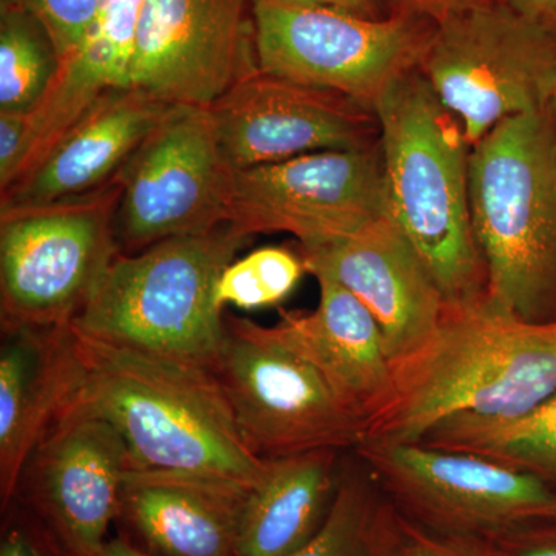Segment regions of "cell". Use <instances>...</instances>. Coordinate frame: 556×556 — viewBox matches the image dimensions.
<instances>
[{"label":"cell","mask_w":556,"mask_h":556,"mask_svg":"<svg viewBox=\"0 0 556 556\" xmlns=\"http://www.w3.org/2000/svg\"><path fill=\"white\" fill-rule=\"evenodd\" d=\"M388 511L390 503L367 466L346 452L327 521L291 556H386Z\"/></svg>","instance_id":"23"},{"label":"cell","mask_w":556,"mask_h":556,"mask_svg":"<svg viewBox=\"0 0 556 556\" xmlns=\"http://www.w3.org/2000/svg\"><path fill=\"white\" fill-rule=\"evenodd\" d=\"M289 2L331 7V9L348 11L357 16L369 17V20H382L391 13V11H386L383 0H289Z\"/></svg>","instance_id":"32"},{"label":"cell","mask_w":556,"mask_h":556,"mask_svg":"<svg viewBox=\"0 0 556 556\" xmlns=\"http://www.w3.org/2000/svg\"><path fill=\"white\" fill-rule=\"evenodd\" d=\"M27 141L28 115L0 113V192L20 175Z\"/></svg>","instance_id":"28"},{"label":"cell","mask_w":556,"mask_h":556,"mask_svg":"<svg viewBox=\"0 0 556 556\" xmlns=\"http://www.w3.org/2000/svg\"><path fill=\"white\" fill-rule=\"evenodd\" d=\"M233 174L208 110L172 109L119 174L113 222L119 254L229 222Z\"/></svg>","instance_id":"11"},{"label":"cell","mask_w":556,"mask_h":556,"mask_svg":"<svg viewBox=\"0 0 556 556\" xmlns=\"http://www.w3.org/2000/svg\"><path fill=\"white\" fill-rule=\"evenodd\" d=\"M254 20L260 70L336 91L372 113L419 68L437 25L405 11L369 20L289 0H254Z\"/></svg>","instance_id":"8"},{"label":"cell","mask_w":556,"mask_h":556,"mask_svg":"<svg viewBox=\"0 0 556 556\" xmlns=\"http://www.w3.org/2000/svg\"><path fill=\"white\" fill-rule=\"evenodd\" d=\"M387 215L402 230L450 306L485 300L484 262L470 208V153L459 123L417 70L375 109Z\"/></svg>","instance_id":"3"},{"label":"cell","mask_w":556,"mask_h":556,"mask_svg":"<svg viewBox=\"0 0 556 556\" xmlns=\"http://www.w3.org/2000/svg\"><path fill=\"white\" fill-rule=\"evenodd\" d=\"M30 13L49 31L61 64L68 60L97 21L104 0H0Z\"/></svg>","instance_id":"26"},{"label":"cell","mask_w":556,"mask_h":556,"mask_svg":"<svg viewBox=\"0 0 556 556\" xmlns=\"http://www.w3.org/2000/svg\"><path fill=\"white\" fill-rule=\"evenodd\" d=\"M551 110H552V113H554V118H555V123H556V84H555L554 93H552Z\"/></svg>","instance_id":"35"},{"label":"cell","mask_w":556,"mask_h":556,"mask_svg":"<svg viewBox=\"0 0 556 556\" xmlns=\"http://www.w3.org/2000/svg\"><path fill=\"white\" fill-rule=\"evenodd\" d=\"M249 490L223 479L130 468L121 514L160 556H233Z\"/></svg>","instance_id":"20"},{"label":"cell","mask_w":556,"mask_h":556,"mask_svg":"<svg viewBox=\"0 0 556 556\" xmlns=\"http://www.w3.org/2000/svg\"><path fill=\"white\" fill-rule=\"evenodd\" d=\"M485 546L492 556H556V521L507 533Z\"/></svg>","instance_id":"29"},{"label":"cell","mask_w":556,"mask_h":556,"mask_svg":"<svg viewBox=\"0 0 556 556\" xmlns=\"http://www.w3.org/2000/svg\"><path fill=\"white\" fill-rule=\"evenodd\" d=\"M419 442L486 457L556 489V393L517 417H448Z\"/></svg>","instance_id":"22"},{"label":"cell","mask_w":556,"mask_h":556,"mask_svg":"<svg viewBox=\"0 0 556 556\" xmlns=\"http://www.w3.org/2000/svg\"><path fill=\"white\" fill-rule=\"evenodd\" d=\"M417 72L473 148L504 121L551 108L556 33L489 0L437 22Z\"/></svg>","instance_id":"6"},{"label":"cell","mask_w":556,"mask_h":556,"mask_svg":"<svg viewBox=\"0 0 556 556\" xmlns=\"http://www.w3.org/2000/svg\"><path fill=\"white\" fill-rule=\"evenodd\" d=\"M97 556H152L142 552L141 548L131 546L127 541L115 538L109 540Z\"/></svg>","instance_id":"34"},{"label":"cell","mask_w":556,"mask_h":556,"mask_svg":"<svg viewBox=\"0 0 556 556\" xmlns=\"http://www.w3.org/2000/svg\"><path fill=\"white\" fill-rule=\"evenodd\" d=\"M212 371L244 441L262 459L353 452L364 439V422L265 325L225 314V339Z\"/></svg>","instance_id":"10"},{"label":"cell","mask_w":556,"mask_h":556,"mask_svg":"<svg viewBox=\"0 0 556 556\" xmlns=\"http://www.w3.org/2000/svg\"><path fill=\"white\" fill-rule=\"evenodd\" d=\"M391 369L393 393L362 442L416 444L448 417L526 415L556 393V321L447 305L433 336Z\"/></svg>","instance_id":"2"},{"label":"cell","mask_w":556,"mask_h":556,"mask_svg":"<svg viewBox=\"0 0 556 556\" xmlns=\"http://www.w3.org/2000/svg\"><path fill=\"white\" fill-rule=\"evenodd\" d=\"M119 178L97 192L0 207V328L72 325L119 254Z\"/></svg>","instance_id":"7"},{"label":"cell","mask_w":556,"mask_h":556,"mask_svg":"<svg viewBox=\"0 0 556 556\" xmlns=\"http://www.w3.org/2000/svg\"><path fill=\"white\" fill-rule=\"evenodd\" d=\"M388 503L417 525L471 541L556 521V489L473 453L364 441L353 450Z\"/></svg>","instance_id":"9"},{"label":"cell","mask_w":556,"mask_h":556,"mask_svg":"<svg viewBox=\"0 0 556 556\" xmlns=\"http://www.w3.org/2000/svg\"><path fill=\"white\" fill-rule=\"evenodd\" d=\"M311 313L281 311L270 332L308 362L329 390L365 424L393 393V369L378 321L361 300L327 277ZM365 433V431H364Z\"/></svg>","instance_id":"19"},{"label":"cell","mask_w":556,"mask_h":556,"mask_svg":"<svg viewBox=\"0 0 556 556\" xmlns=\"http://www.w3.org/2000/svg\"><path fill=\"white\" fill-rule=\"evenodd\" d=\"M75 334L80 382L68 409L112 424L131 468L223 479L247 489L262 481L269 460L249 448L212 369Z\"/></svg>","instance_id":"1"},{"label":"cell","mask_w":556,"mask_h":556,"mask_svg":"<svg viewBox=\"0 0 556 556\" xmlns=\"http://www.w3.org/2000/svg\"><path fill=\"white\" fill-rule=\"evenodd\" d=\"M257 70L254 0H144L134 89L169 108L208 109Z\"/></svg>","instance_id":"13"},{"label":"cell","mask_w":556,"mask_h":556,"mask_svg":"<svg viewBox=\"0 0 556 556\" xmlns=\"http://www.w3.org/2000/svg\"><path fill=\"white\" fill-rule=\"evenodd\" d=\"M0 556H46L40 551L35 538L21 529V527H10L3 535L0 544Z\"/></svg>","instance_id":"33"},{"label":"cell","mask_w":556,"mask_h":556,"mask_svg":"<svg viewBox=\"0 0 556 556\" xmlns=\"http://www.w3.org/2000/svg\"><path fill=\"white\" fill-rule=\"evenodd\" d=\"M345 453L268 459L265 477L244 497L233 556H291L306 546L334 504Z\"/></svg>","instance_id":"21"},{"label":"cell","mask_w":556,"mask_h":556,"mask_svg":"<svg viewBox=\"0 0 556 556\" xmlns=\"http://www.w3.org/2000/svg\"><path fill=\"white\" fill-rule=\"evenodd\" d=\"M207 110L218 148L233 172L380 142L376 113L336 91L263 70L241 79Z\"/></svg>","instance_id":"14"},{"label":"cell","mask_w":556,"mask_h":556,"mask_svg":"<svg viewBox=\"0 0 556 556\" xmlns=\"http://www.w3.org/2000/svg\"><path fill=\"white\" fill-rule=\"evenodd\" d=\"M305 263L299 251L289 248H262L233 260L217 287L219 306L241 309L273 308L298 288Z\"/></svg>","instance_id":"25"},{"label":"cell","mask_w":556,"mask_h":556,"mask_svg":"<svg viewBox=\"0 0 556 556\" xmlns=\"http://www.w3.org/2000/svg\"><path fill=\"white\" fill-rule=\"evenodd\" d=\"M80 382L72 325L2 331L0 346V493L9 506L27 464L64 417Z\"/></svg>","instance_id":"17"},{"label":"cell","mask_w":556,"mask_h":556,"mask_svg":"<svg viewBox=\"0 0 556 556\" xmlns=\"http://www.w3.org/2000/svg\"><path fill=\"white\" fill-rule=\"evenodd\" d=\"M470 208L485 306L556 321V123L551 108L506 119L470 153Z\"/></svg>","instance_id":"4"},{"label":"cell","mask_w":556,"mask_h":556,"mask_svg":"<svg viewBox=\"0 0 556 556\" xmlns=\"http://www.w3.org/2000/svg\"><path fill=\"white\" fill-rule=\"evenodd\" d=\"M387 214L380 142L325 150L233 174L229 222L249 237L287 232L314 249Z\"/></svg>","instance_id":"12"},{"label":"cell","mask_w":556,"mask_h":556,"mask_svg":"<svg viewBox=\"0 0 556 556\" xmlns=\"http://www.w3.org/2000/svg\"><path fill=\"white\" fill-rule=\"evenodd\" d=\"M386 556H492L482 541L444 535L417 525L391 506L388 511Z\"/></svg>","instance_id":"27"},{"label":"cell","mask_w":556,"mask_h":556,"mask_svg":"<svg viewBox=\"0 0 556 556\" xmlns=\"http://www.w3.org/2000/svg\"><path fill=\"white\" fill-rule=\"evenodd\" d=\"M130 468L112 424L68 409L28 457L14 497L24 496L38 510L70 556H97L121 515Z\"/></svg>","instance_id":"15"},{"label":"cell","mask_w":556,"mask_h":556,"mask_svg":"<svg viewBox=\"0 0 556 556\" xmlns=\"http://www.w3.org/2000/svg\"><path fill=\"white\" fill-rule=\"evenodd\" d=\"M172 109L134 87L112 91L70 126L28 174L0 192V207L76 199L112 185Z\"/></svg>","instance_id":"18"},{"label":"cell","mask_w":556,"mask_h":556,"mask_svg":"<svg viewBox=\"0 0 556 556\" xmlns=\"http://www.w3.org/2000/svg\"><path fill=\"white\" fill-rule=\"evenodd\" d=\"M484 2L489 0H391V5L393 10L405 11L437 24L456 11Z\"/></svg>","instance_id":"30"},{"label":"cell","mask_w":556,"mask_h":556,"mask_svg":"<svg viewBox=\"0 0 556 556\" xmlns=\"http://www.w3.org/2000/svg\"><path fill=\"white\" fill-rule=\"evenodd\" d=\"M61 58L30 13L0 2V113L30 115L56 80Z\"/></svg>","instance_id":"24"},{"label":"cell","mask_w":556,"mask_h":556,"mask_svg":"<svg viewBox=\"0 0 556 556\" xmlns=\"http://www.w3.org/2000/svg\"><path fill=\"white\" fill-rule=\"evenodd\" d=\"M298 251L306 273L336 281L372 314L391 364L419 350L444 317L437 281L387 214L345 239Z\"/></svg>","instance_id":"16"},{"label":"cell","mask_w":556,"mask_h":556,"mask_svg":"<svg viewBox=\"0 0 556 556\" xmlns=\"http://www.w3.org/2000/svg\"><path fill=\"white\" fill-rule=\"evenodd\" d=\"M526 20L556 33V0H500Z\"/></svg>","instance_id":"31"},{"label":"cell","mask_w":556,"mask_h":556,"mask_svg":"<svg viewBox=\"0 0 556 556\" xmlns=\"http://www.w3.org/2000/svg\"><path fill=\"white\" fill-rule=\"evenodd\" d=\"M251 240L225 222L118 254L72 327L110 345L214 369L225 339L218 281Z\"/></svg>","instance_id":"5"}]
</instances>
